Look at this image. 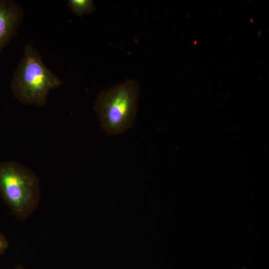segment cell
I'll return each mask as SVG.
<instances>
[{"mask_svg":"<svg viewBox=\"0 0 269 269\" xmlns=\"http://www.w3.org/2000/svg\"><path fill=\"white\" fill-rule=\"evenodd\" d=\"M8 247V243L6 238L0 232V255L2 254Z\"/></svg>","mask_w":269,"mask_h":269,"instance_id":"6","label":"cell"},{"mask_svg":"<svg viewBox=\"0 0 269 269\" xmlns=\"http://www.w3.org/2000/svg\"><path fill=\"white\" fill-rule=\"evenodd\" d=\"M0 196L15 216L24 219L38 205V179L32 171L18 162H0Z\"/></svg>","mask_w":269,"mask_h":269,"instance_id":"3","label":"cell"},{"mask_svg":"<svg viewBox=\"0 0 269 269\" xmlns=\"http://www.w3.org/2000/svg\"><path fill=\"white\" fill-rule=\"evenodd\" d=\"M68 6L73 13L79 16L91 13L95 10L91 0H69Z\"/></svg>","mask_w":269,"mask_h":269,"instance_id":"5","label":"cell"},{"mask_svg":"<svg viewBox=\"0 0 269 269\" xmlns=\"http://www.w3.org/2000/svg\"><path fill=\"white\" fill-rule=\"evenodd\" d=\"M13 269H25L21 266H18Z\"/></svg>","mask_w":269,"mask_h":269,"instance_id":"7","label":"cell"},{"mask_svg":"<svg viewBox=\"0 0 269 269\" xmlns=\"http://www.w3.org/2000/svg\"><path fill=\"white\" fill-rule=\"evenodd\" d=\"M23 15L22 7L16 2L0 0V53L16 34Z\"/></svg>","mask_w":269,"mask_h":269,"instance_id":"4","label":"cell"},{"mask_svg":"<svg viewBox=\"0 0 269 269\" xmlns=\"http://www.w3.org/2000/svg\"><path fill=\"white\" fill-rule=\"evenodd\" d=\"M62 84L63 81L45 66L36 48L30 44L26 45L11 82L15 97L23 104L42 107L47 102L49 92Z\"/></svg>","mask_w":269,"mask_h":269,"instance_id":"2","label":"cell"},{"mask_svg":"<svg viewBox=\"0 0 269 269\" xmlns=\"http://www.w3.org/2000/svg\"><path fill=\"white\" fill-rule=\"evenodd\" d=\"M140 93L139 83L131 79L98 94L94 110L101 127L108 134H120L133 127Z\"/></svg>","mask_w":269,"mask_h":269,"instance_id":"1","label":"cell"}]
</instances>
